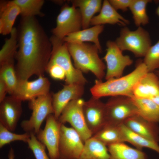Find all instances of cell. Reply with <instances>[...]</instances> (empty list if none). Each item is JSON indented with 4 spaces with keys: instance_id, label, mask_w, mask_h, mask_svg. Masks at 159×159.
Segmentation results:
<instances>
[{
    "instance_id": "1",
    "label": "cell",
    "mask_w": 159,
    "mask_h": 159,
    "mask_svg": "<svg viewBox=\"0 0 159 159\" xmlns=\"http://www.w3.org/2000/svg\"><path fill=\"white\" fill-rule=\"evenodd\" d=\"M18 39L15 69L18 80H28L33 75L44 76L52 45L35 17H22L18 29Z\"/></svg>"
},
{
    "instance_id": "2",
    "label": "cell",
    "mask_w": 159,
    "mask_h": 159,
    "mask_svg": "<svg viewBox=\"0 0 159 159\" xmlns=\"http://www.w3.org/2000/svg\"><path fill=\"white\" fill-rule=\"evenodd\" d=\"M148 72L143 61L139 63L129 74L119 77L103 82L96 80L90 89L92 96L100 98L103 97L133 95L134 88L140 79Z\"/></svg>"
},
{
    "instance_id": "3",
    "label": "cell",
    "mask_w": 159,
    "mask_h": 159,
    "mask_svg": "<svg viewBox=\"0 0 159 159\" xmlns=\"http://www.w3.org/2000/svg\"><path fill=\"white\" fill-rule=\"evenodd\" d=\"M67 43L74 67L82 72H90L97 79L102 80L105 77L106 66L99 57L97 47L84 42Z\"/></svg>"
},
{
    "instance_id": "4",
    "label": "cell",
    "mask_w": 159,
    "mask_h": 159,
    "mask_svg": "<svg viewBox=\"0 0 159 159\" xmlns=\"http://www.w3.org/2000/svg\"><path fill=\"white\" fill-rule=\"evenodd\" d=\"M50 39L52 50L48 64H57L64 70L66 74V84L84 85L87 81L82 72L72 64L67 43L53 35Z\"/></svg>"
},
{
    "instance_id": "5",
    "label": "cell",
    "mask_w": 159,
    "mask_h": 159,
    "mask_svg": "<svg viewBox=\"0 0 159 159\" xmlns=\"http://www.w3.org/2000/svg\"><path fill=\"white\" fill-rule=\"evenodd\" d=\"M115 42L122 52L130 51L137 57H144L152 46L149 33L141 26L134 31L124 26Z\"/></svg>"
},
{
    "instance_id": "6",
    "label": "cell",
    "mask_w": 159,
    "mask_h": 159,
    "mask_svg": "<svg viewBox=\"0 0 159 159\" xmlns=\"http://www.w3.org/2000/svg\"><path fill=\"white\" fill-rule=\"evenodd\" d=\"M29 107L32 111L31 115L29 120L22 121L20 125L25 132L36 135L44 120L49 115L54 114L52 94L49 93L30 100Z\"/></svg>"
},
{
    "instance_id": "7",
    "label": "cell",
    "mask_w": 159,
    "mask_h": 159,
    "mask_svg": "<svg viewBox=\"0 0 159 159\" xmlns=\"http://www.w3.org/2000/svg\"><path fill=\"white\" fill-rule=\"evenodd\" d=\"M106 124L120 125L129 117L138 115L137 108L131 97H111L105 103Z\"/></svg>"
},
{
    "instance_id": "8",
    "label": "cell",
    "mask_w": 159,
    "mask_h": 159,
    "mask_svg": "<svg viewBox=\"0 0 159 159\" xmlns=\"http://www.w3.org/2000/svg\"><path fill=\"white\" fill-rule=\"evenodd\" d=\"M85 101L82 98L71 101L64 108L58 120L62 124H70L84 143L92 136L87 126L83 115Z\"/></svg>"
},
{
    "instance_id": "9",
    "label": "cell",
    "mask_w": 159,
    "mask_h": 159,
    "mask_svg": "<svg viewBox=\"0 0 159 159\" xmlns=\"http://www.w3.org/2000/svg\"><path fill=\"white\" fill-rule=\"evenodd\" d=\"M56 27L52 31L53 36L63 40L68 34L82 28L81 14L79 9L67 4L61 8L56 20Z\"/></svg>"
},
{
    "instance_id": "10",
    "label": "cell",
    "mask_w": 159,
    "mask_h": 159,
    "mask_svg": "<svg viewBox=\"0 0 159 159\" xmlns=\"http://www.w3.org/2000/svg\"><path fill=\"white\" fill-rule=\"evenodd\" d=\"M106 46L103 58L106 64V80L122 77L125 69L132 64V60L128 55L123 54L115 42L107 41Z\"/></svg>"
},
{
    "instance_id": "11",
    "label": "cell",
    "mask_w": 159,
    "mask_h": 159,
    "mask_svg": "<svg viewBox=\"0 0 159 159\" xmlns=\"http://www.w3.org/2000/svg\"><path fill=\"white\" fill-rule=\"evenodd\" d=\"M84 142L72 127L62 124L59 144V159H79Z\"/></svg>"
},
{
    "instance_id": "12",
    "label": "cell",
    "mask_w": 159,
    "mask_h": 159,
    "mask_svg": "<svg viewBox=\"0 0 159 159\" xmlns=\"http://www.w3.org/2000/svg\"><path fill=\"white\" fill-rule=\"evenodd\" d=\"M44 128H40L36 135L37 139L44 145L48 151L51 159H59V147L62 124L55 117L53 114L46 118Z\"/></svg>"
},
{
    "instance_id": "13",
    "label": "cell",
    "mask_w": 159,
    "mask_h": 159,
    "mask_svg": "<svg viewBox=\"0 0 159 159\" xmlns=\"http://www.w3.org/2000/svg\"><path fill=\"white\" fill-rule=\"evenodd\" d=\"M83 111L86 124L92 136L106 124L105 103L100 98L92 96L85 101Z\"/></svg>"
},
{
    "instance_id": "14",
    "label": "cell",
    "mask_w": 159,
    "mask_h": 159,
    "mask_svg": "<svg viewBox=\"0 0 159 159\" xmlns=\"http://www.w3.org/2000/svg\"><path fill=\"white\" fill-rule=\"evenodd\" d=\"M50 86L49 80L44 76H39L31 81L19 80L16 87L11 95L21 101H30L50 93Z\"/></svg>"
},
{
    "instance_id": "15",
    "label": "cell",
    "mask_w": 159,
    "mask_h": 159,
    "mask_svg": "<svg viewBox=\"0 0 159 159\" xmlns=\"http://www.w3.org/2000/svg\"><path fill=\"white\" fill-rule=\"evenodd\" d=\"M22 102L11 95L0 102V123L11 131L16 129L22 114Z\"/></svg>"
},
{
    "instance_id": "16",
    "label": "cell",
    "mask_w": 159,
    "mask_h": 159,
    "mask_svg": "<svg viewBox=\"0 0 159 159\" xmlns=\"http://www.w3.org/2000/svg\"><path fill=\"white\" fill-rule=\"evenodd\" d=\"M84 86L76 84H66L61 90L52 94L54 115L57 119L69 102L82 98L84 92Z\"/></svg>"
},
{
    "instance_id": "17",
    "label": "cell",
    "mask_w": 159,
    "mask_h": 159,
    "mask_svg": "<svg viewBox=\"0 0 159 159\" xmlns=\"http://www.w3.org/2000/svg\"><path fill=\"white\" fill-rule=\"evenodd\" d=\"M124 125L135 133L154 142H159L158 124L148 120L138 115L131 116L124 122Z\"/></svg>"
},
{
    "instance_id": "18",
    "label": "cell",
    "mask_w": 159,
    "mask_h": 159,
    "mask_svg": "<svg viewBox=\"0 0 159 159\" xmlns=\"http://www.w3.org/2000/svg\"><path fill=\"white\" fill-rule=\"evenodd\" d=\"M130 22L119 13L111 5L108 0H104L99 14L94 16L90 25L93 26L103 25L105 24H117L125 26Z\"/></svg>"
},
{
    "instance_id": "19",
    "label": "cell",
    "mask_w": 159,
    "mask_h": 159,
    "mask_svg": "<svg viewBox=\"0 0 159 159\" xmlns=\"http://www.w3.org/2000/svg\"><path fill=\"white\" fill-rule=\"evenodd\" d=\"M159 94V79L154 72H148L135 87L132 96L151 99Z\"/></svg>"
},
{
    "instance_id": "20",
    "label": "cell",
    "mask_w": 159,
    "mask_h": 159,
    "mask_svg": "<svg viewBox=\"0 0 159 159\" xmlns=\"http://www.w3.org/2000/svg\"><path fill=\"white\" fill-rule=\"evenodd\" d=\"M0 2V33L6 35L11 33L20 11L13 0H1Z\"/></svg>"
},
{
    "instance_id": "21",
    "label": "cell",
    "mask_w": 159,
    "mask_h": 159,
    "mask_svg": "<svg viewBox=\"0 0 159 159\" xmlns=\"http://www.w3.org/2000/svg\"><path fill=\"white\" fill-rule=\"evenodd\" d=\"M104 28L103 25L94 26L70 34L63 40L64 42L69 43H81L85 42H91L97 47L100 52H101L102 48L98 37Z\"/></svg>"
},
{
    "instance_id": "22",
    "label": "cell",
    "mask_w": 159,
    "mask_h": 159,
    "mask_svg": "<svg viewBox=\"0 0 159 159\" xmlns=\"http://www.w3.org/2000/svg\"><path fill=\"white\" fill-rule=\"evenodd\" d=\"M70 1L72 6L80 10L83 29L88 28L93 16L100 12L102 4L100 0H74Z\"/></svg>"
},
{
    "instance_id": "23",
    "label": "cell",
    "mask_w": 159,
    "mask_h": 159,
    "mask_svg": "<svg viewBox=\"0 0 159 159\" xmlns=\"http://www.w3.org/2000/svg\"><path fill=\"white\" fill-rule=\"evenodd\" d=\"M79 159H110V155L107 146L92 137L84 143Z\"/></svg>"
},
{
    "instance_id": "24",
    "label": "cell",
    "mask_w": 159,
    "mask_h": 159,
    "mask_svg": "<svg viewBox=\"0 0 159 159\" xmlns=\"http://www.w3.org/2000/svg\"><path fill=\"white\" fill-rule=\"evenodd\" d=\"M124 143L107 146L110 159H147L146 154L142 150L131 148Z\"/></svg>"
},
{
    "instance_id": "25",
    "label": "cell",
    "mask_w": 159,
    "mask_h": 159,
    "mask_svg": "<svg viewBox=\"0 0 159 159\" xmlns=\"http://www.w3.org/2000/svg\"><path fill=\"white\" fill-rule=\"evenodd\" d=\"M92 137L99 140L107 146L125 142L121 125H115L106 124Z\"/></svg>"
},
{
    "instance_id": "26",
    "label": "cell",
    "mask_w": 159,
    "mask_h": 159,
    "mask_svg": "<svg viewBox=\"0 0 159 159\" xmlns=\"http://www.w3.org/2000/svg\"><path fill=\"white\" fill-rule=\"evenodd\" d=\"M131 97L137 108L138 115L149 121L159 123V107L157 105L149 99Z\"/></svg>"
},
{
    "instance_id": "27",
    "label": "cell",
    "mask_w": 159,
    "mask_h": 159,
    "mask_svg": "<svg viewBox=\"0 0 159 159\" xmlns=\"http://www.w3.org/2000/svg\"><path fill=\"white\" fill-rule=\"evenodd\" d=\"M0 51V64L14 61L18 49V29L14 27Z\"/></svg>"
},
{
    "instance_id": "28",
    "label": "cell",
    "mask_w": 159,
    "mask_h": 159,
    "mask_svg": "<svg viewBox=\"0 0 159 159\" xmlns=\"http://www.w3.org/2000/svg\"><path fill=\"white\" fill-rule=\"evenodd\" d=\"M125 142L130 143L136 148L142 150L143 148L152 149L159 153L158 143L154 142L138 135L131 131L123 124L121 125Z\"/></svg>"
},
{
    "instance_id": "29",
    "label": "cell",
    "mask_w": 159,
    "mask_h": 159,
    "mask_svg": "<svg viewBox=\"0 0 159 159\" xmlns=\"http://www.w3.org/2000/svg\"><path fill=\"white\" fill-rule=\"evenodd\" d=\"M0 65V79L6 84L8 93L11 95L15 90L19 81L14 67V61Z\"/></svg>"
},
{
    "instance_id": "30",
    "label": "cell",
    "mask_w": 159,
    "mask_h": 159,
    "mask_svg": "<svg viewBox=\"0 0 159 159\" xmlns=\"http://www.w3.org/2000/svg\"><path fill=\"white\" fill-rule=\"evenodd\" d=\"M151 1L150 0H132L129 9L132 15L135 24L138 27L149 23L146 7L148 4Z\"/></svg>"
},
{
    "instance_id": "31",
    "label": "cell",
    "mask_w": 159,
    "mask_h": 159,
    "mask_svg": "<svg viewBox=\"0 0 159 159\" xmlns=\"http://www.w3.org/2000/svg\"><path fill=\"white\" fill-rule=\"evenodd\" d=\"M19 8L22 17L42 16L41 10L44 3L43 0H13Z\"/></svg>"
},
{
    "instance_id": "32",
    "label": "cell",
    "mask_w": 159,
    "mask_h": 159,
    "mask_svg": "<svg viewBox=\"0 0 159 159\" xmlns=\"http://www.w3.org/2000/svg\"><path fill=\"white\" fill-rule=\"evenodd\" d=\"M31 136V133L25 132L22 134L12 132L0 123V148L16 141H21L27 143Z\"/></svg>"
},
{
    "instance_id": "33",
    "label": "cell",
    "mask_w": 159,
    "mask_h": 159,
    "mask_svg": "<svg viewBox=\"0 0 159 159\" xmlns=\"http://www.w3.org/2000/svg\"><path fill=\"white\" fill-rule=\"evenodd\" d=\"M143 61L148 72H154L159 69V40L150 48Z\"/></svg>"
},
{
    "instance_id": "34",
    "label": "cell",
    "mask_w": 159,
    "mask_h": 159,
    "mask_svg": "<svg viewBox=\"0 0 159 159\" xmlns=\"http://www.w3.org/2000/svg\"><path fill=\"white\" fill-rule=\"evenodd\" d=\"M30 133L31 136L27 143L36 159H51L46 152L45 146L39 141L34 133Z\"/></svg>"
},
{
    "instance_id": "35",
    "label": "cell",
    "mask_w": 159,
    "mask_h": 159,
    "mask_svg": "<svg viewBox=\"0 0 159 159\" xmlns=\"http://www.w3.org/2000/svg\"><path fill=\"white\" fill-rule=\"evenodd\" d=\"M50 76L57 80H65L66 74L64 70L59 65L55 64H48L46 69Z\"/></svg>"
},
{
    "instance_id": "36",
    "label": "cell",
    "mask_w": 159,
    "mask_h": 159,
    "mask_svg": "<svg viewBox=\"0 0 159 159\" xmlns=\"http://www.w3.org/2000/svg\"><path fill=\"white\" fill-rule=\"evenodd\" d=\"M111 5L116 10H121L126 11L131 4L132 0H108Z\"/></svg>"
},
{
    "instance_id": "37",
    "label": "cell",
    "mask_w": 159,
    "mask_h": 159,
    "mask_svg": "<svg viewBox=\"0 0 159 159\" xmlns=\"http://www.w3.org/2000/svg\"><path fill=\"white\" fill-rule=\"evenodd\" d=\"M7 93L8 90L6 84L2 80L0 79V102L6 97Z\"/></svg>"
},
{
    "instance_id": "38",
    "label": "cell",
    "mask_w": 159,
    "mask_h": 159,
    "mask_svg": "<svg viewBox=\"0 0 159 159\" xmlns=\"http://www.w3.org/2000/svg\"><path fill=\"white\" fill-rule=\"evenodd\" d=\"M15 155L14 151L12 148H11L9 151L8 154V159H14Z\"/></svg>"
},
{
    "instance_id": "39",
    "label": "cell",
    "mask_w": 159,
    "mask_h": 159,
    "mask_svg": "<svg viewBox=\"0 0 159 159\" xmlns=\"http://www.w3.org/2000/svg\"><path fill=\"white\" fill-rule=\"evenodd\" d=\"M150 99L159 107V94L152 97Z\"/></svg>"
},
{
    "instance_id": "40",
    "label": "cell",
    "mask_w": 159,
    "mask_h": 159,
    "mask_svg": "<svg viewBox=\"0 0 159 159\" xmlns=\"http://www.w3.org/2000/svg\"><path fill=\"white\" fill-rule=\"evenodd\" d=\"M156 13L157 15L159 17V5L157 8L156 10Z\"/></svg>"
},
{
    "instance_id": "41",
    "label": "cell",
    "mask_w": 159,
    "mask_h": 159,
    "mask_svg": "<svg viewBox=\"0 0 159 159\" xmlns=\"http://www.w3.org/2000/svg\"><path fill=\"white\" fill-rule=\"evenodd\" d=\"M159 79V69L154 72Z\"/></svg>"
}]
</instances>
